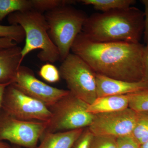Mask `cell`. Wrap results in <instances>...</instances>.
Wrapping results in <instances>:
<instances>
[{
  "label": "cell",
  "instance_id": "obj_13",
  "mask_svg": "<svg viewBox=\"0 0 148 148\" xmlns=\"http://www.w3.org/2000/svg\"><path fill=\"white\" fill-rule=\"evenodd\" d=\"M84 129L45 132L40 139L39 145L36 148H72Z\"/></svg>",
  "mask_w": 148,
  "mask_h": 148
},
{
  "label": "cell",
  "instance_id": "obj_19",
  "mask_svg": "<svg viewBox=\"0 0 148 148\" xmlns=\"http://www.w3.org/2000/svg\"><path fill=\"white\" fill-rule=\"evenodd\" d=\"M129 108L136 112H148V89L127 95Z\"/></svg>",
  "mask_w": 148,
  "mask_h": 148
},
{
  "label": "cell",
  "instance_id": "obj_8",
  "mask_svg": "<svg viewBox=\"0 0 148 148\" xmlns=\"http://www.w3.org/2000/svg\"><path fill=\"white\" fill-rule=\"evenodd\" d=\"M1 109L11 116L23 120L48 122L51 116L50 110L44 103L25 94L12 84L6 88Z\"/></svg>",
  "mask_w": 148,
  "mask_h": 148
},
{
  "label": "cell",
  "instance_id": "obj_27",
  "mask_svg": "<svg viewBox=\"0 0 148 148\" xmlns=\"http://www.w3.org/2000/svg\"><path fill=\"white\" fill-rule=\"evenodd\" d=\"M17 45L12 40L5 38H0V49L8 48Z\"/></svg>",
  "mask_w": 148,
  "mask_h": 148
},
{
  "label": "cell",
  "instance_id": "obj_11",
  "mask_svg": "<svg viewBox=\"0 0 148 148\" xmlns=\"http://www.w3.org/2000/svg\"><path fill=\"white\" fill-rule=\"evenodd\" d=\"M98 97L109 95H126L148 89V81L128 82L111 78L96 74Z\"/></svg>",
  "mask_w": 148,
  "mask_h": 148
},
{
  "label": "cell",
  "instance_id": "obj_16",
  "mask_svg": "<svg viewBox=\"0 0 148 148\" xmlns=\"http://www.w3.org/2000/svg\"><path fill=\"white\" fill-rule=\"evenodd\" d=\"M32 9V0H0V22L11 14Z\"/></svg>",
  "mask_w": 148,
  "mask_h": 148
},
{
  "label": "cell",
  "instance_id": "obj_21",
  "mask_svg": "<svg viewBox=\"0 0 148 148\" xmlns=\"http://www.w3.org/2000/svg\"><path fill=\"white\" fill-rule=\"evenodd\" d=\"M39 74L43 79L50 83L58 82L61 78L59 70L50 63L43 65L40 69Z\"/></svg>",
  "mask_w": 148,
  "mask_h": 148
},
{
  "label": "cell",
  "instance_id": "obj_7",
  "mask_svg": "<svg viewBox=\"0 0 148 148\" xmlns=\"http://www.w3.org/2000/svg\"><path fill=\"white\" fill-rule=\"evenodd\" d=\"M47 122L23 120L0 110V141L25 148H36L44 134Z\"/></svg>",
  "mask_w": 148,
  "mask_h": 148
},
{
  "label": "cell",
  "instance_id": "obj_5",
  "mask_svg": "<svg viewBox=\"0 0 148 148\" xmlns=\"http://www.w3.org/2000/svg\"><path fill=\"white\" fill-rule=\"evenodd\" d=\"M88 105L69 92L49 108L51 116L47 122L45 132H61L89 127L94 114L88 111Z\"/></svg>",
  "mask_w": 148,
  "mask_h": 148
},
{
  "label": "cell",
  "instance_id": "obj_3",
  "mask_svg": "<svg viewBox=\"0 0 148 148\" xmlns=\"http://www.w3.org/2000/svg\"><path fill=\"white\" fill-rule=\"evenodd\" d=\"M10 25H20L25 33V43L21 50V59L36 49H40L37 57L40 61L54 63L60 61L58 49L48 34V26L44 14L34 9L17 12L8 17Z\"/></svg>",
  "mask_w": 148,
  "mask_h": 148
},
{
  "label": "cell",
  "instance_id": "obj_15",
  "mask_svg": "<svg viewBox=\"0 0 148 148\" xmlns=\"http://www.w3.org/2000/svg\"><path fill=\"white\" fill-rule=\"evenodd\" d=\"M85 5H90L102 12L131 7L136 2L135 0H80L78 1Z\"/></svg>",
  "mask_w": 148,
  "mask_h": 148
},
{
  "label": "cell",
  "instance_id": "obj_30",
  "mask_svg": "<svg viewBox=\"0 0 148 148\" xmlns=\"http://www.w3.org/2000/svg\"><path fill=\"white\" fill-rule=\"evenodd\" d=\"M140 148H148V140L145 143L140 145Z\"/></svg>",
  "mask_w": 148,
  "mask_h": 148
},
{
  "label": "cell",
  "instance_id": "obj_26",
  "mask_svg": "<svg viewBox=\"0 0 148 148\" xmlns=\"http://www.w3.org/2000/svg\"><path fill=\"white\" fill-rule=\"evenodd\" d=\"M144 80L148 81V41L145 46L144 56Z\"/></svg>",
  "mask_w": 148,
  "mask_h": 148
},
{
  "label": "cell",
  "instance_id": "obj_25",
  "mask_svg": "<svg viewBox=\"0 0 148 148\" xmlns=\"http://www.w3.org/2000/svg\"><path fill=\"white\" fill-rule=\"evenodd\" d=\"M140 2L145 7V29H144V40L146 43L148 41V0H141Z\"/></svg>",
  "mask_w": 148,
  "mask_h": 148
},
{
  "label": "cell",
  "instance_id": "obj_12",
  "mask_svg": "<svg viewBox=\"0 0 148 148\" xmlns=\"http://www.w3.org/2000/svg\"><path fill=\"white\" fill-rule=\"evenodd\" d=\"M21 50L17 45L0 49V84L13 82L22 62Z\"/></svg>",
  "mask_w": 148,
  "mask_h": 148
},
{
  "label": "cell",
  "instance_id": "obj_29",
  "mask_svg": "<svg viewBox=\"0 0 148 148\" xmlns=\"http://www.w3.org/2000/svg\"><path fill=\"white\" fill-rule=\"evenodd\" d=\"M10 145L4 141H0V148H11Z\"/></svg>",
  "mask_w": 148,
  "mask_h": 148
},
{
  "label": "cell",
  "instance_id": "obj_1",
  "mask_svg": "<svg viewBox=\"0 0 148 148\" xmlns=\"http://www.w3.org/2000/svg\"><path fill=\"white\" fill-rule=\"evenodd\" d=\"M145 46L140 42H96L81 32L71 51L96 74L114 79L139 82L144 80Z\"/></svg>",
  "mask_w": 148,
  "mask_h": 148
},
{
  "label": "cell",
  "instance_id": "obj_28",
  "mask_svg": "<svg viewBox=\"0 0 148 148\" xmlns=\"http://www.w3.org/2000/svg\"><path fill=\"white\" fill-rule=\"evenodd\" d=\"M10 84H11L8 83L0 84V110L1 108L3 98L4 94L6 88Z\"/></svg>",
  "mask_w": 148,
  "mask_h": 148
},
{
  "label": "cell",
  "instance_id": "obj_23",
  "mask_svg": "<svg viewBox=\"0 0 148 148\" xmlns=\"http://www.w3.org/2000/svg\"><path fill=\"white\" fill-rule=\"evenodd\" d=\"M94 135L88 127L84 128L82 133L74 143L72 148H90Z\"/></svg>",
  "mask_w": 148,
  "mask_h": 148
},
{
  "label": "cell",
  "instance_id": "obj_9",
  "mask_svg": "<svg viewBox=\"0 0 148 148\" xmlns=\"http://www.w3.org/2000/svg\"><path fill=\"white\" fill-rule=\"evenodd\" d=\"M138 112L128 108L123 110L94 115L88 128L95 136L115 138L132 134L138 119Z\"/></svg>",
  "mask_w": 148,
  "mask_h": 148
},
{
  "label": "cell",
  "instance_id": "obj_10",
  "mask_svg": "<svg viewBox=\"0 0 148 148\" xmlns=\"http://www.w3.org/2000/svg\"><path fill=\"white\" fill-rule=\"evenodd\" d=\"M12 84L25 94L44 103L49 108L69 94V90L51 86L38 79L32 69L19 67Z\"/></svg>",
  "mask_w": 148,
  "mask_h": 148
},
{
  "label": "cell",
  "instance_id": "obj_18",
  "mask_svg": "<svg viewBox=\"0 0 148 148\" xmlns=\"http://www.w3.org/2000/svg\"><path fill=\"white\" fill-rule=\"evenodd\" d=\"M32 8L44 13L66 5L75 4L78 1L74 0H32Z\"/></svg>",
  "mask_w": 148,
  "mask_h": 148
},
{
  "label": "cell",
  "instance_id": "obj_31",
  "mask_svg": "<svg viewBox=\"0 0 148 148\" xmlns=\"http://www.w3.org/2000/svg\"><path fill=\"white\" fill-rule=\"evenodd\" d=\"M18 147H11V148H25L22 147H18Z\"/></svg>",
  "mask_w": 148,
  "mask_h": 148
},
{
  "label": "cell",
  "instance_id": "obj_6",
  "mask_svg": "<svg viewBox=\"0 0 148 148\" xmlns=\"http://www.w3.org/2000/svg\"><path fill=\"white\" fill-rule=\"evenodd\" d=\"M70 92L88 105L97 98L96 73L82 58L70 53L59 69Z\"/></svg>",
  "mask_w": 148,
  "mask_h": 148
},
{
  "label": "cell",
  "instance_id": "obj_17",
  "mask_svg": "<svg viewBox=\"0 0 148 148\" xmlns=\"http://www.w3.org/2000/svg\"><path fill=\"white\" fill-rule=\"evenodd\" d=\"M140 145L148 140V112H139L135 128L132 133Z\"/></svg>",
  "mask_w": 148,
  "mask_h": 148
},
{
  "label": "cell",
  "instance_id": "obj_4",
  "mask_svg": "<svg viewBox=\"0 0 148 148\" xmlns=\"http://www.w3.org/2000/svg\"><path fill=\"white\" fill-rule=\"evenodd\" d=\"M51 39L58 49L62 62L71 53L72 45L82 32L88 16L72 5H66L44 13Z\"/></svg>",
  "mask_w": 148,
  "mask_h": 148
},
{
  "label": "cell",
  "instance_id": "obj_22",
  "mask_svg": "<svg viewBox=\"0 0 148 148\" xmlns=\"http://www.w3.org/2000/svg\"><path fill=\"white\" fill-rule=\"evenodd\" d=\"M90 148H117L116 138L94 135Z\"/></svg>",
  "mask_w": 148,
  "mask_h": 148
},
{
  "label": "cell",
  "instance_id": "obj_24",
  "mask_svg": "<svg viewBox=\"0 0 148 148\" xmlns=\"http://www.w3.org/2000/svg\"><path fill=\"white\" fill-rule=\"evenodd\" d=\"M117 148H140V145L132 134L116 138Z\"/></svg>",
  "mask_w": 148,
  "mask_h": 148
},
{
  "label": "cell",
  "instance_id": "obj_20",
  "mask_svg": "<svg viewBox=\"0 0 148 148\" xmlns=\"http://www.w3.org/2000/svg\"><path fill=\"white\" fill-rule=\"evenodd\" d=\"M1 38L10 39L16 43H20L25 39V33L20 25H0V38Z\"/></svg>",
  "mask_w": 148,
  "mask_h": 148
},
{
  "label": "cell",
  "instance_id": "obj_2",
  "mask_svg": "<svg viewBox=\"0 0 148 148\" xmlns=\"http://www.w3.org/2000/svg\"><path fill=\"white\" fill-rule=\"evenodd\" d=\"M144 29V12L131 6L88 16L82 32L96 42L138 43L143 36Z\"/></svg>",
  "mask_w": 148,
  "mask_h": 148
},
{
  "label": "cell",
  "instance_id": "obj_14",
  "mask_svg": "<svg viewBox=\"0 0 148 148\" xmlns=\"http://www.w3.org/2000/svg\"><path fill=\"white\" fill-rule=\"evenodd\" d=\"M129 108V99L126 95H109L98 97L88 105V111L93 114L114 112Z\"/></svg>",
  "mask_w": 148,
  "mask_h": 148
}]
</instances>
